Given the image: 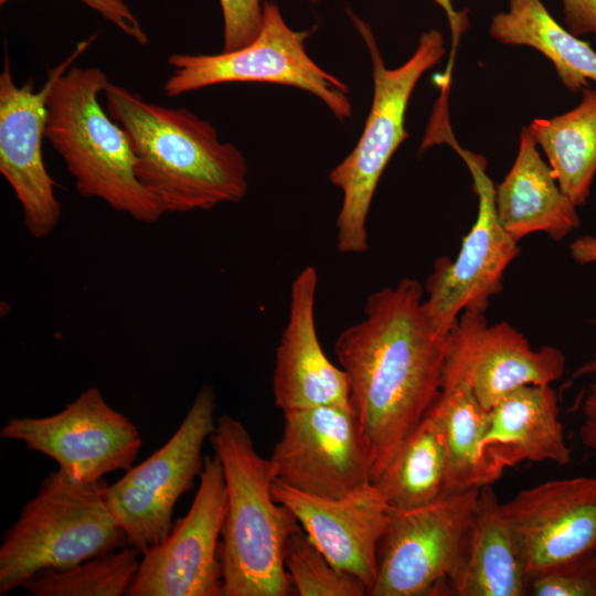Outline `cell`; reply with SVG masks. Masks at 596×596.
<instances>
[{
  "label": "cell",
  "mask_w": 596,
  "mask_h": 596,
  "mask_svg": "<svg viewBox=\"0 0 596 596\" xmlns=\"http://www.w3.org/2000/svg\"><path fill=\"white\" fill-rule=\"evenodd\" d=\"M423 301L421 283L403 278L372 292L364 317L334 341L349 380L350 405L371 448L372 482L443 387L447 334L433 327Z\"/></svg>",
  "instance_id": "obj_1"
},
{
  "label": "cell",
  "mask_w": 596,
  "mask_h": 596,
  "mask_svg": "<svg viewBox=\"0 0 596 596\" xmlns=\"http://www.w3.org/2000/svg\"><path fill=\"white\" fill-rule=\"evenodd\" d=\"M103 93L107 113L128 135L137 179L166 213L207 211L245 198L247 161L209 120L184 107L148 102L110 81Z\"/></svg>",
  "instance_id": "obj_2"
},
{
  "label": "cell",
  "mask_w": 596,
  "mask_h": 596,
  "mask_svg": "<svg viewBox=\"0 0 596 596\" xmlns=\"http://www.w3.org/2000/svg\"><path fill=\"white\" fill-rule=\"evenodd\" d=\"M210 439L227 488L219 545L223 596L289 595L285 551L289 538L301 525L273 497L270 460L257 453L244 424L228 414L216 419Z\"/></svg>",
  "instance_id": "obj_3"
},
{
  "label": "cell",
  "mask_w": 596,
  "mask_h": 596,
  "mask_svg": "<svg viewBox=\"0 0 596 596\" xmlns=\"http://www.w3.org/2000/svg\"><path fill=\"white\" fill-rule=\"evenodd\" d=\"M108 81L96 66L72 65L62 74L47 98L45 139L82 196L102 200L138 222L156 223L166 212L136 177L127 132L98 100Z\"/></svg>",
  "instance_id": "obj_4"
},
{
  "label": "cell",
  "mask_w": 596,
  "mask_h": 596,
  "mask_svg": "<svg viewBox=\"0 0 596 596\" xmlns=\"http://www.w3.org/2000/svg\"><path fill=\"white\" fill-rule=\"evenodd\" d=\"M108 482L78 481L57 469L41 482L3 534L0 595L47 571L123 549L128 539L106 503Z\"/></svg>",
  "instance_id": "obj_5"
},
{
  "label": "cell",
  "mask_w": 596,
  "mask_h": 596,
  "mask_svg": "<svg viewBox=\"0 0 596 596\" xmlns=\"http://www.w3.org/2000/svg\"><path fill=\"white\" fill-rule=\"evenodd\" d=\"M371 57L373 97L360 139L352 151L329 173L331 184L342 192L337 216V248L342 254L369 249L366 222L382 173L408 134L405 116L419 78L446 54L443 34L424 32L414 53L402 65H385L369 23L348 11Z\"/></svg>",
  "instance_id": "obj_6"
},
{
  "label": "cell",
  "mask_w": 596,
  "mask_h": 596,
  "mask_svg": "<svg viewBox=\"0 0 596 596\" xmlns=\"http://www.w3.org/2000/svg\"><path fill=\"white\" fill-rule=\"evenodd\" d=\"M310 31H297L280 9L265 0L258 35L248 45L217 54L172 53V68L163 84L167 97H177L225 83H272L292 86L319 98L340 121L352 119L349 86L321 68L307 53Z\"/></svg>",
  "instance_id": "obj_7"
},
{
  "label": "cell",
  "mask_w": 596,
  "mask_h": 596,
  "mask_svg": "<svg viewBox=\"0 0 596 596\" xmlns=\"http://www.w3.org/2000/svg\"><path fill=\"white\" fill-rule=\"evenodd\" d=\"M479 488L447 492L411 509H390L371 596H448L462 568Z\"/></svg>",
  "instance_id": "obj_8"
},
{
  "label": "cell",
  "mask_w": 596,
  "mask_h": 596,
  "mask_svg": "<svg viewBox=\"0 0 596 596\" xmlns=\"http://www.w3.org/2000/svg\"><path fill=\"white\" fill-rule=\"evenodd\" d=\"M426 141L429 147L449 145L460 156L478 198L476 221L464 237L457 257L438 258L425 284L424 311L433 327L446 336L464 311L486 312L490 297L503 290L504 272L520 248L499 222L496 187L487 174L485 157L457 142L448 118L430 128Z\"/></svg>",
  "instance_id": "obj_9"
},
{
  "label": "cell",
  "mask_w": 596,
  "mask_h": 596,
  "mask_svg": "<svg viewBox=\"0 0 596 596\" xmlns=\"http://www.w3.org/2000/svg\"><path fill=\"white\" fill-rule=\"evenodd\" d=\"M215 412V390L203 385L170 439L108 485L107 507L140 554L167 538L175 503L200 477L202 448L216 427Z\"/></svg>",
  "instance_id": "obj_10"
},
{
  "label": "cell",
  "mask_w": 596,
  "mask_h": 596,
  "mask_svg": "<svg viewBox=\"0 0 596 596\" xmlns=\"http://www.w3.org/2000/svg\"><path fill=\"white\" fill-rule=\"evenodd\" d=\"M4 439L53 459L75 480L92 482L134 466L142 445L138 427L91 386L61 412L12 417L0 429Z\"/></svg>",
  "instance_id": "obj_11"
},
{
  "label": "cell",
  "mask_w": 596,
  "mask_h": 596,
  "mask_svg": "<svg viewBox=\"0 0 596 596\" xmlns=\"http://www.w3.org/2000/svg\"><path fill=\"white\" fill-rule=\"evenodd\" d=\"M97 34L77 43L73 52L50 68L35 89L33 78L18 85L6 51L0 73V173L20 203L26 231L33 238L49 236L58 225L61 203L56 183L45 168L42 141L47 121V98L55 81L64 74Z\"/></svg>",
  "instance_id": "obj_12"
},
{
  "label": "cell",
  "mask_w": 596,
  "mask_h": 596,
  "mask_svg": "<svg viewBox=\"0 0 596 596\" xmlns=\"http://www.w3.org/2000/svg\"><path fill=\"white\" fill-rule=\"evenodd\" d=\"M269 458L275 479L309 494L341 498L372 482L370 445L351 405L284 412Z\"/></svg>",
  "instance_id": "obj_13"
},
{
  "label": "cell",
  "mask_w": 596,
  "mask_h": 596,
  "mask_svg": "<svg viewBox=\"0 0 596 596\" xmlns=\"http://www.w3.org/2000/svg\"><path fill=\"white\" fill-rule=\"evenodd\" d=\"M227 509L220 458L204 457L188 513L158 544L145 550L126 596H223L219 539Z\"/></svg>",
  "instance_id": "obj_14"
},
{
  "label": "cell",
  "mask_w": 596,
  "mask_h": 596,
  "mask_svg": "<svg viewBox=\"0 0 596 596\" xmlns=\"http://www.w3.org/2000/svg\"><path fill=\"white\" fill-rule=\"evenodd\" d=\"M565 363L558 349L534 350L509 323L489 326L485 312L466 310L447 334L441 390L466 384L490 409L520 386L557 381Z\"/></svg>",
  "instance_id": "obj_15"
},
{
  "label": "cell",
  "mask_w": 596,
  "mask_h": 596,
  "mask_svg": "<svg viewBox=\"0 0 596 596\" xmlns=\"http://www.w3.org/2000/svg\"><path fill=\"white\" fill-rule=\"evenodd\" d=\"M529 582L596 551V477L539 483L500 503Z\"/></svg>",
  "instance_id": "obj_16"
},
{
  "label": "cell",
  "mask_w": 596,
  "mask_h": 596,
  "mask_svg": "<svg viewBox=\"0 0 596 596\" xmlns=\"http://www.w3.org/2000/svg\"><path fill=\"white\" fill-rule=\"evenodd\" d=\"M274 499L289 509L304 532L340 571L373 588L379 544L390 523V507L371 482L341 498L309 494L275 479Z\"/></svg>",
  "instance_id": "obj_17"
},
{
  "label": "cell",
  "mask_w": 596,
  "mask_h": 596,
  "mask_svg": "<svg viewBox=\"0 0 596 596\" xmlns=\"http://www.w3.org/2000/svg\"><path fill=\"white\" fill-rule=\"evenodd\" d=\"M318 272L305 267L294 279L288 318L276 349L273 374L275 404L283 412L350 405L347 373L323 352L316 328Z\"/></svg>",
  "instance_id": "obj_18"
},
{
  "label": "cell",
  "mask_w": 596,
  "mask_h": 596,
  "mask_svg": "<svg viewBox=\"0 0 596 596\" xmlns=\"http://www.w3.org/2000/svg\"><path fill=\"white\" fill-rule=\"evenodd\" d=\"M481 460L486 485L522 461L570 462L571 449L551 384L520 386L488 409Z\"/></svg>",
  "instance_id": "obj_19"
},
{
  "label": "cell",
  "mask_w": 596,
  "mask_h": 596,
  "mask_svg": "<svg viewBox=\"0 0 596 596\" xmlns=\"http://www.w3.org/2000/svg\"><path fill=\"white\" fill-rule=\"evenodd\" d=\"M576 209L562 192L528 127H523L517 158L496 187V210L502 227L518 242L535 232L560 241L579 226Z\"/></svg>",
  "instance_id": "obj_20"
},
{
  "label": "cell",
  "mask_w": 596,
  "mask_h": 596,
  "mask_svg": "<svg viewBox=\"0 0 596 596\" xmlns=\"http://www.w3.org/2000/svg\"><path fill=\"white\" fill-rule=\"evenodd\" d=\"M450 595H529L513 536L491 485L480 487L466 561L450 585Z\"/></svg>",
  "instance_id": "obj_21"
},
{
  "label": "cell",
  "mask_w": 596,
  "mask_h": 596,
  "mask_svg": "<svg viewBox=\"0 0 596 596\" xmlns=\"http://www.w3.org/2000/svg\"><path fill=\"white\" fill-rule=\"evenodd\" d=\"M489 34L508 45L529 46L553 65L562 84L573 94L596 83V52L563 28L542 0H509L508 10L493 15Z\"/></svg>",
  "instance_id": "obj_22"
},
{
  "label": "cell",
  "mask_w": 596,
  "mask_h": 596,
  "mask_svg": "<svg viewBox=\"0 0 596 596\" xmlns=\"http://www.w3.org/2000/svg\"><path fill=\"white\" fill-rule=\"evenodd\" d=\"M528 129L562 192L576 207L584 205L596 174V89L584 88L576 107L552 118H536Z\"/></svg>",
  "instance_id": "obj_23"
},
{
  "label": "cell",
  "mask_w": 596,
  "mask_h": 596,
  "mask_svg": "<svg viewBox=\"0 0 596 596\" xmlns=\"http://www.w3.org/2000/svg\"><path fill=\"white\" fill-rule=\"evenodd\" d=\"M372 483L392 509L424 505L448 492L444 438L428 412Z\"/></svg>",
  "instance_id": "obj_24"
},
{
  "label": "cell",
  "mask_w": 596,
  "mask_h": 596,
  "mask_svg": "<svg viewBox=\"0 0 596 596\" xmlns=\"http://www.w3.org/2000/svg\"><path fill=\"white\" fill-rule=\"evenodd\" d=\"M428 413L437 422L447 454V491L486 485L481 441L488 409L466 384L443 389Z\"/></svg>",
  "instance_id": "obj_25"
},
{
  "label": "cell",
  "mask_w": 596,
  "mask_h": 596,
  "mask_svg": "<svg viewBox=\"0 0 596 596\" xmlns=\"http://www.w3.org/2000/svg\"><path fill=\"white\" fill-rule=\"evenodd\" d=\"M139 554L127 545L66 570L43 572L23 588L32 596L127 595L139 567Z\"/></svg>",
  "instance_id": "obj_26"
},
{
  "label": "cell",
  "mask_w": 596,
  "mask_h": 596,
  "mask_svg": "<svg viewBox=\"0 0 596 596\" xmlns=\"http://www.w3.org/2000/svg\"><path fill=\"white\" fill-rule=\"evenodd\" d=\"M285 568L299 596L369 595L361 579L334 567L302 530L287 542Z\"/></svg>",
  "instance_id": "obj_27"
},
{
  "label": "cell",
  "mask_w": 596,
  "mask_h": 596,
  "mask_svg": "<svg viewBox=\"0 0 596 596\" xmlns=\"http://www.w3.org/2000/svg\"><path fill=\"white\" fill-rule=\"evenodd\" d=\"M533 596H596V551L572 558L529 582Z\"/></svg>",
  "instance_id": "obj_28"
},
{
  "label": "cell",
  "mask_w": 596,
  "mask_h": 596,
  "mask_svg": "<svg viewBox=\"0 0 596 596\" xmlns=\"http://www.w3.org/2000/svg\"><path fill=\"white\" fill-rule=\"evenodd\" d=\"M223 14V50L235 51L258 35L265 0H219Z\"/></svg>",
  "instance_id": "obj_29"
},
{
  "label": "cell",
  "mask_w": 596,
  "mask_h": 596,
  "mask_svg": "<svg viewBox=\"0 0 596 596\" xmlns=\"http://www.w3.org/2000/svg\"><path fill=\"white\" fill-rule=\"evenodd\" d=\"M10 0H0V6ZM95 10L105 20L113 23L119 31L131 38L137 44L146 46L150 39L138 18L125 0H79Z\"/></svg>",
  "instance_id": "obj_30"
},
{
  "label": "cell",
  "mask_w": 596,
  "mask_h": 596,
  "mask_svg": "<svg viewBox=\"0 0 596 596\" xmlns=\"http://www.w3.org/2000/svg\"><path fill=\"white\" fill-rule=\"evenodd\" d=\"M564 22L576 36L596 35V0H561Z\"/></svg>",
  "instance_id": "obj_31"
},
{
  "label": "cell",
  "mask_w": 596,
  "mask_h": 596,
  "mask_svg": "<svg viewBox=\"0 0 596 596\" xmlns=\"http://www.w3.org/2000/svg\"><path fill=\"white\" fill-rule=\"evenodd\" d=\"M434 2L446 14L451 34L450 60L454 61V54L459 44L460 38L469 25L468 10H456L451 0H434Z\"/></svg>",
  "instance_id": "obj_32"
},
{
  "label": "cell",
  "mask_w": 596,
  "mask_h": 596,
  "mask_svg": "<svg viewBox=\"0 0 596 596\" xmlns=\"http://www.w3.org/2000/svg\"><path fill=\"white\" fill-rule=\"evenodd\" d=\"M583 416L581 440L586 447L596 450V383L590 386L584 400Z\"/></svg>",
  "instance_id": "obj_33"
},
{
  "label": "cell",
  "mask_w": 596,
  "mask_h": 596,
  "mask_svg": "<svg viewBox=\"0 0 596 596\" xmlns=\"http://www.w3.org/2000/svg\"><path fill=\"white\" fill-rule=\"evenodd\" d=\"M570 254L581 265L596 264V237L584 235L574 240L570 244Z\"/></svg>",
  "instance_id": "obj_34"
},
{
  "label": "cell",
  "mask_w": 596,
  "mask_h": 596,
  "mask_svg": "<svg viewBox=\"0 0 596 596\" xmlns=\"http://www.w3.org/2000/svg\"><path fill=\"white\" fill-rule=\"evenodd\" d=\"M311 3H318L320 0H308Z\"/></svg>",
  "instance_id": "obj_35"
}]
</instances>
